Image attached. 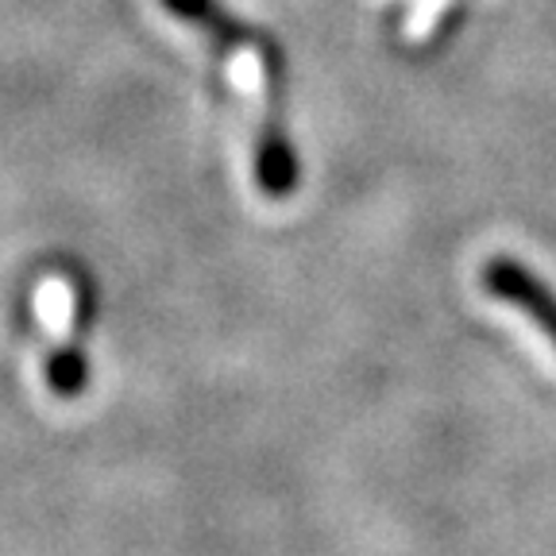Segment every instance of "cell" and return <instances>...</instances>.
<instances>
[{
  "mask_svg": "<svg viewBox=\"0 0 556 556\" xmlns=\"http://www.w3.org/2000/svg\"><path fill=\"white\" fill-rule=\"evenodd\" d=\"M483 290L503 298V302L518 305L556 348V294L530 267H521V263L506 260V255H495V260L483 263Z\"/></svg>",
  "mask_w": 556,
  "mask_h": 556,
  "instance_id": "1",
  "label": "cell"
},
{
  "mask_svg": "<svg viewBox=\"0 0 556 556\" xmlns=\"http://www.w3.org/2000/svg\"><path fill=\"white\" fill-rule=\"evenodd\" d=\"M47 382H51V391L62 394V399H74L86 387V359H81L78 348L62 344L54 352L51 364H47Z\"/></svg>",
  "mask_w": 556,
  "mask_h": 556,
  "instance_id": "2",
  "label": "cell"
}]
</instances>
